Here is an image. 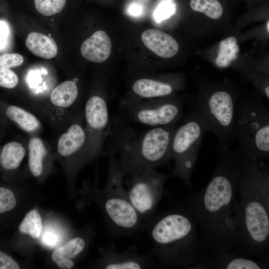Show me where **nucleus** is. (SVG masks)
I'll return each instance as SVG.
<instances>
[{
    "label": "nucleus",
    "instance_id": "nucleus-1",
    "mask_svg": "<svg viewBox=\"0 0 269 269\" xmlns=\"http://www.w3.org/2000/svg\"><path fill=\"white\" fill-rule=\"evenodd\" d=\"M212 176L199 191L188 195L186 204L201 232V244L208 253L237 252L240 204L237 199L242 165L235 151L219 145Z\"/></svg>",
    "mask_w": 269,
    "mask_h": 269
},
{
    "label": "nucleus",
    "instance_id": "nucleus-2",
    "mask_svg": "<svg viewBox=\"0 0 269 269\" xmlns=\"http://www.w3.org/2000/svg\"><path fill=\"white\" fill-rule=\"evenodd\" d=\"M239 158L242 169L238 186L240 219L237 252L246 257L268 261L269 166L265 161L253 162Z\"/></svg>",
    "mask_w": 269,
    "mask_h": 269
},
{
    "label": "nucleus",
    "instance_id": "nucleus-3",
    "mask_svg": "<svg viewBox=\"0 0 269 269\" xmlns=\"http://www.w3.org/2000/svg\"><path fill=\"white\" fill-rule=\"evenodd\" d=\"M155 261L167 267L195 269L206 252L198 237L197 224L188 205L155 213L142 223Z\"/></svg>",
    "mask_w": 269,
    "mask_h": 269
},
{
    "label": "nucleus",
    "instance_id": "nucleus-4",
    "mask_svg": "<svg viewBox=\"0 0 269 269\" xmlns=\"http://www.w3.org/2000/svg\"><path fill=\"white\" fill-rule=\"evenodd\" d=\"M179 123L136 133L118 119L112 121L106 155L118 152V161L125 177L155 169L171 159L172 137Z\"/></svg>",
    "mask_w": 269,
    "mask_h": 269
},
{
    "label": "nucleus",
    "instance_id": "nucleus-5",
    "mask_svg": "<svg viewBox=\"0 0 269 269\" xmlns=\"http://www.w3.org/2000/svg\"><path fill=\"white\" fill-rule=\"evenodd\" d=\"M105 187L97 189L96 198L110 235L119 238L130 236L141 229L142 221L131 204L124 187L125 177L115 153L108 155Z\"/></svg>",
    "mask_w": 269,
    "mask_h": 269
},
{
    "label": "nucleus",
    "instance_id": "nucleus-6",
    "mask_svg": "<svg viewBox=\"0 0 269 269\" xmlns=\"http://www.w3.org/2000/svg\"><path fill=\"white\" fill-rule=\"evenodd\" d=\"M239 142L236 152L243 160L253 162L269 158V112L260 100L238 103L233 137Z\"/></svg>",
    "mask_w": 269,
    "mask_h": 269
},
{
    "label": "nucleus",
    "instance_id": "nucleus-7",
    "mask_svg": "<svg viewBox=\"0 0 269 269\" xmlns=\"http://www.w3.org/2000/svg\"><path fill=\"white\" fill-rule=\"evenodd\" d=\"M208 128L199 114L194 110L185 115L176 127L171 145V159L174 161L171 177L180 179L188 188L200 148Z\"/></svg>",
    "mask_w": 269,
    "mask_h": 269
},
{
    "label": "nucleus",
    "instance_id": "nucleus-8",
    "mask_svg": "<svg viewBox=\"0 0 269 269\" xmlns=\"http://www.w3.org/2000/svg\"><path fill=\"white\" fill-rule=\"evenodd\" d=\"M119 106L122 114L129 120L150 128L178 124L185 116L183 103L170 96L147 100H124Z\"/></svg>",
    "mask_w": 269,
    "mask_h": 269
},
{
    "label": "nucleus",
    "instance_id": "nucleus-9",
    "mask_svg": "<svg viewBox=\"0 0 269 269\" xmlns=\"http://www.w3.org/2000/svg\"><path fill=\"white\" fill-rule=\"evenodd\" d=\"M238 103L232 94L218 89L200 97L195 107L207 126L219 140V145L228 146L233 137Z\"/></svg>",
    "mask_w": 269,
    "mask_h": 269
},
{
    "label": "nucleus",
    "instance_id": "nucleus-10",
    "mask_svg": "<svg viewBox=\"0 0 269 269\" xmlns=\"http://www.w3.org/2000/svg\"><path fill=\"white\" fill-rule=\"evenodd\" d=\"M127 176L129 199L143 223L155 213L163 195L165 183L171 177L170 175L151 169Z\"/></svg>",
    "mask_w": 269,
    "mask_h": 269
},
{
    "label": "nucleus",
    "instance_id": "nucleus-11",
    "mask_svg": "<svg viewBox=\"0 0 269 269\" xmlns=\"http://www.w3.org/2000/svg\"><path fill=\"white\" fill-rule=\"evenodd\" d=\"M84 116L90 161L104 154V146L111 134L112 121L106 99L99 94L91 96L86 103Z\"/></svg>",
    "mask_w": 269,
    "mask_h": 269
},
{
    "label": "nucleus",
    "instance_id": "nucleus-12",
    "mask_svg": "<svg viewBox=\"0 0 269 269\" xmlns=\"http://www.w3.org/2000/svg\"><path fill=\"white\" fill-rule=\"evenodd\" d=\"M97 267L104 269H145L155 266L151 253L142 254L134 248L118 252L115 244L111 243L102 247Z\"/></svg>",
    "mask_w": 269,
    "mask_h": 269
},
{
    "label": "nucleus",
    "instance_id": "nucleus-13",
    "mask_svg": "<svg viewBox=\"0 0 269 269\" xmlns=\"http://www.w3.org/2000/svg\"><path fill=\"white\" fill-rule=\"evenodd\" d=\"M74 121L59 137L57 144L58 153L63 157L75 158L77 165L89 161L87 134L81 120Z\"/></svg>",
    "mask_w": 269,
    "mask_h": 269
},
{
    "label": "nucleus",
    "instance_id": "nucleus-14",
    "mask_svg": "<svg viewBox=\"0 0 269 269\" xmlns=\"http://www.w3.org/2000/svg\"><path fill=\"white\" fill-rule=\"evenodd\" d=\"M268 261L255 260L235 252L206 253L195 269H261L268 268Z\"/></svg>",
    "mask_w": 269,
    "mask_h": 269
},
{
    "label": "nucleus",
    "instance_id": "nucleus-15",
    "mask_svg": "<svg viewBox=\"0 0 269 269\" xmlns=\"http://www.w3.org/2000/svg\"><path fill=\"white\" fill-rule=\"evenodd\" d=\"M141 38L148 49L161 57L171 58L178 51L179 45L176 40L159 29H146L141 34Z\"/></svg>",
    "mask_w": 269,
    "mask_h": 269
},
{
    "label": "nucleus",
    "instance_id": "nucleus-16",
    "mask_svg": "<svg viewBox=\"0 0 269 269\" xmlns=\"http://www.w3.org/2000/svg\"><path fill=\"white\" fill-rule=\"evenodd\" d=\"M112 50V42L108 34L99 30L84 40L81 44V55L88 60L101 63L110 56Z\"/></svg>",
    "mask_w": 269,
    "mask_h": 269
},
{
    "label": "nucleus",
    "instance_id": "nucleus-17",
    "mask_svg": "<svg viewBox=\"0 0 269 269\" xmlns=\"http://www.w3.org/2000/svg\"><path fill=\"white\" fill-rule=\"evenodd\" d=\"M174 90V85L169 82L141 78L133 83L132 91L134 97L129 100H147L171 96Z\"/></svg>",
    "mask_w": 269,
    "mask_h": 269
},
{
    "label": "nucleus",
    "instance_id": "nucleus-18",
    "mask_svg": "<svg viewBox=\"0 0 269 269\" xmlns=\"http://www.w3.org/2000/svg\"><path fill=\"white\" fill-rule=\"evenodd\" d=\"M86 246V239L80 236L75 237L56 249L52 253V260L60 269H71L75 265L73 260L83 252Z\"/></svg>",
    "mask_w": 269,
    "mask_h": 269
},
{
    "label": "nucleus",
    "instance_id": "nucleus-19",
    "mask_svg": "<svg viewBox=\"0 0 269 269\" xmlns=\"http://www.w3.org/2000/svg\"><path fill=\"white\" fill-rule=\"evenodd\" d=\"M25 148L19 141L12 140L0 146V174L16 170L25 155Z\"/></svg>",
    "mask_w": 269,
    "mask_h": 269
},
{
    "label": "nucleus",
    "instance_id": "nucleus-20",
    "mask_svg": "<svg viewBox=\"0 0 269 269\" xmlns=\"http://www.w3.org/2000/svg\"><path fill=\"white\" fill-rule=\"evenodd\" d=\"M23 56L15 53H5L0 55V87L11 89L18 84L16 74L10 68L20 66L23 62Z\"/></svg>",
    "mask_w": 269,
    "mask_h": 269
},
{
    "label": "nucleus",
    "instance_id": "nucleus-21",
    "mask_svg": "<svg viewBox=\"0 0 269 269\" xmlns=\"http://www.w3.org/2000/svg\"><path fill=\"white\" fill-rule=\"evenodd\" d=\"M25 44L33 54L42 58L52 59L57 54L58 47L55 40L41 33L32 32L29 33Z\"/></svg>",
    "mask_w": 269,
    "mask_h": 269
},
{
    "label": "nucleus",
    "instance_id": "nucleus-22",
    "mask_svg": "<svg viewBox=\"0 0 269 269\" xmlns=\"http://www.w3.org/2000/svg\"><path fill=\"white\" fill-rule=\"evenodd\" d=\"M77 82V79L67 80L57 86L50 95L51 103L55 106L63 108L72 106L79 94Z\"/></svg>",
    "mask_w": 269,
    "mask_h": 269
},
{
    "label": "nucleus",
    "instance_id": "nucleus-23",
    "mask_svg": "<svg viewBox=\"0 0 269 269\" xmlns=\"http://www.w3.org/2000/svg\"><path fill=\"white\" fill-rule=\"evenodd\" d=\"M28 167L32 174L40 176L43 170V160L47 153L43 140L38 137H33L28 142Z\"/></svg>",
    "mask_w": 269,
    "mask_h": 269
},
{
    "label": "nucleus",
    "instance_id": "nucleus-24",
    "mask_svg": "<svg viewBox=\"0 0 269 269\" xmlns=\"http://www.w3.org/2000/svg\"><path fill=\"white\" fill-rule=\"evenodd\" d=\"M239 51V47L236 38L229 37L222 40L219 44L216 65L220 68L227 67L236 59Z\"/></svg>",
    "mask_w": 269,
    "mask_h": 269
},
{
    "label": "nucleus",
    "instance_id": "nucleus-25",
    "mask_svg": "<svg viewBox=\"0 0 269 269\" xmlns=\"http://www.w3.org/2000/svg\"><path fill=\"white\" fill-rule=\"evenodd\" d=\"M19 232L28 234L32 238H40L42 230V219L40 213L36 209L29 211L25 216L18 226Z\"/></svg>",
    "mask_w": 269,
    "mask_h": 269
},
{
    "label": "nucleus",
    "instance_id": "nucleus-26",
    "mask_svg": "<svg viewBox=\"0 0 269 269\" xmlns=\"http://www.w3.org/2000/svg\"><path fill=\"white\" fill-rule=\"evenodd\" d=\"M17 204L15 193L10 187L0 185V227L6 223L7 218Z\"/></svg>",
    "mask_w": 269,
    "mask_h": 269
},
{
    "label": "nucleus",
    "instance_id": "nucleus-27",
    "mask_svg": "<svg viewBox=\"0 0 269 269\" xmlns=\"http://www.w3.org/2000/svg\"><path fill=\"white\" fill-rule=\"evenodd\" d=\"M190 5L193 10L203 13L215 19L219 18L223 12L218 0H190Z\"/></svg>",
    "mask_w": 269,
    "mask_h": 269
},
{
    "label": "nucleus",
    "instance_id": "nucleus-28",
    "mask_svg": "<svg viewBox=\"0 0 269 269\" xmlns=\"http://www.w3.org/2000/svg\"><path fill=\"white\" fill-rule=\"evenodd\" d=\"M33 2L38 13L50 16L61 12L66 6L67 0H34Z\"/></svg>",
    "mask_w": 269,
    "mask_h": 269
},
{
    "label": "nucleus",
    "instance_id": "nucleus-29",
    "mask_svg": "<svg viewBox=\"0 0 269 269\" xmlns=\"http://www.w3.org/2000/svg\"><path fill=\"white\" fill-rule=\"evenodd\" d=\"M7 21L0 18V52L8 46L10 38V28Z\"/></svg>",
    "mask_w": 269,
    "mask_h": 269
},
{
    "label": "nucleus",
    "instance_id": "nucleus-30",
    "mask_svg": "<svg viewBox=\"0 0 269 269\" xmlns=\"http://www.w3.org/2000/svg\"><path fill=\"white\" fill-rule=\"evenodd\" d=\"M17 262L9 254L0 249V269H19Z\"/></svg>",
    "mask_w": 269,
    "mask_h": 269
},
{
    "label": "nucleus",
    "instance_id": "nucleus-31",
    "mask_svg": "<svg viewBox=\"0 0 269 269\" xmlns=\"http://www.w3.org/2000/svg\"><path fill=\"white\" fill-rule=\"evenodd\" d=\"M267 30L268 32H269V20L267 21Z\"/></svg>",
    "mask_w": 269,
    "mask_h": 269
}]
</instances>
